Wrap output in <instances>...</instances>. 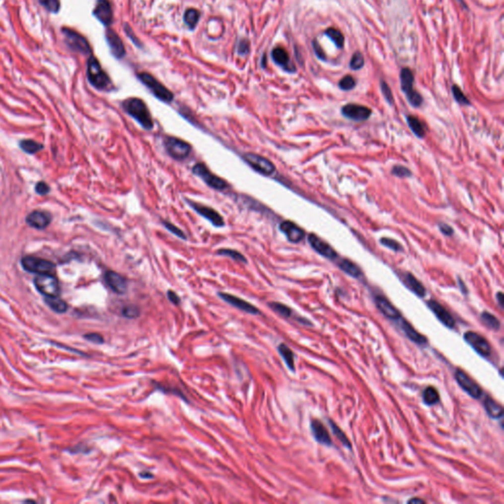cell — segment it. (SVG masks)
I'll return each mask as SVG.
<instances>
[{
	"instance_id": "1",
	"label": "cell",
	"mask_w": 504,
	"mask_h": 504,
	"mask_svg": "<svg viewBox=\"0 0 504 504\" xmlns=\"http://www.w3.org/2000/svg\"><path fill=\"white\" fill-rule=\"evenodd\" d=\"M124 111L132 116L144 129L151 130L154 127V121L146 104L137 98H131L123 102Z\"/></svg>"
},
{
	"instance_id": "2",
	"label": "cell",
	"mask_w": 504,
	"mask_h": 504,
	"mask_svg": "<svg viewBox=\"0 0 504 504\" xmlns=\"http://www.w3.org/2000/svg\"><path fill=\"white\" fill-rule=\"evenodd\" d=\"M87 76L89 82L99 90H107L112 85L109 76L103 70L98 59L94 56H91L88 60Z\"/></svg>"
},
{
	"instance_id": "3",
	"label": "cell",
	"mask_w": 504,
	"mask_h": 504,
	"mask_svg": "<svg viewBox=\"0 0 504 504\" xmlns=\"http://www.w3.org/2000/svg\"><path fill=\"white\" fill-rule=\"evenodd\" d=\"M401 80V89L406 94L409 103L415 107L419 108L423 104V97L414 90V74L409 68H403L400 73Z\"/></svg>"
},
{
	"instance_id": "4",
	"label": "cell",
	"mask_w": 504,
	"mask_h": 504,
	"mask_svg": "<svg viewBox=\"0 0 504 504\" xmlns=\"http://www.w3.org/2000/svg\"><path fill=\"white\" fill-rule=\"evenodd\" d=\"M139 80L152 92V94L159 100L170 103L173 100V94L167 89L162 83H160L155 77L148 73H139L137 75Z\"/></svg>"
},
{
	"instance_id": "5",
	"label": "cell",
	"mask_w": 504,
	"mask_h": 504,
	"mask_svg": "<svg viewBox=\"0 0 504 504\" xmlns=\"http://www.w3.org/2000/svg\"><path fill=\"white\" fill-rule=\"evenodd\" d=\"M23 268L35 274H54L56 271V265L47 259L38 258L34 256H26L21 261Z\"/></svg>"
},
{
	"instance_id": "6",
	"label": "cell",
	"mask_w": 504,
	"mask_h": 504,
	"mask_svg": "<svg viewBox=\"0 0 504 504\" xmlns=\"http://www.w3.org/2000/svg\"><path fill=\"white\" fill-rule=\"evenodd\" d=\"M164 143L168 155L172 159L177 161H182L186 159L190 155L192 150L189 143L176 137H167Z\"/></svg>"
},
{
	"instance_id": "7",
	"label": "cell",
	"mask_w": 504,
	"mask_h": 504,
	"mask_svg": "<svg viewBox=\"0 0 504 504\" xmlns=\"http://www.w3.org/2000/svg\"><path fill=\"white\" fill-rule=\"evenodd\" d=\"M62 34L64 35L65 43L66 45L74 52L81 54L83 56H89L92 53L91 47L88 43V41L81 36L80 34L76 33L73 30L70 29H62Z\"/></svg>"
},
{
	"instance_id": "8",
	"label": "cell",
	"mask_w": 504,
	"mask_h": 504,
	"mask_svg": "<svg viewBox=\"0 0 504 504\" xmlns=\"http://www.w3.org/2000/svg\"><path fill=\"white\" fill-rule=\"evenodd\" d=\"M192 171L194 174L199 176L211 188H214L216 190H224L228 186V184L225 180L217 176L216 174H214L209 168L202 163L196 164L192 168Z\"/></svg>"
},
{
	"instance_id": "9",
	"label": "cell",
	"mask_w": 504,
	"mask_h": 504,
	"mask_svg": "<svg viewBox=\"0 0 504 504\" xmlns=\"http://www.w3.org/2000/svg\"><path fill=\"white\" fill-rule=\"evenodd\" d=\"M37 289L46 296H58L60 293L59 283L54 274H42L35 278Z\"/></svg>"
},
{
	"instance_id": "10",
	"label": "cell",
	"mask_w": 504,
	"mask_h": 504,
	"mask_svg": "<svg viewBox=\"0 0 504 504\" xmlns=\"http://www.w3.org/2000/svg\"><path fill=\"white\" fill-rule=\"evenodd\" d=\"M242 159L247 165H249L254 170L263 175L268 176L275 172L276 168L274 164L265 157L253 153H246L245 155H243Z\"/></svg>"
},
{
	"instance_id": "11",
	"label": "cell",
	"mask_w": 504,
	"mask_h": 504,
	"mask_svg": "<svg viewBox=\"0 0 504 504\" xmlns=\"http://www.w3.org/2000/svg\"><path fill=\"white\" fill-rule=\"evenodd\" d=\"M464 339L482 357L487 358L492 354V347L485 337L470 331L465 333Z\"/></svg>"
},
{
	"instance_id": "12",
	"label": "cell",
	"mask_w": 504,
	"mask_h": 504,
	"mask_svg": "<svg viewBox=\"0 0 504 504\" xmlns=\"http://www.w3.org/2000/svg\"><path fill=\"white\" fill-rule=\"evenodd\" d=\"M307 239L311 247L323 257L331 260L338 258V253L334 250V248L331 245H329L326 241L322 240L320 237L315 235L314 233H309Z\"/></svg>"
},
{
	"instance_id": "13",
	"label": "cell",
	"mask_w": 504,
	"mask_h": 504,
	"mask_svg": "<svg viewBox=\"0 0 504 504\" xmlns=\"http://www.w3.org/2000/svg\"><path fill=\"white\" fill-rule=\"evenodd\" d=\"M455 378H456L457 382L459 383V385L461 386V388L463 390H465L470 396H472L475 399L481 398V396L483 394L482 388L472 378H470L464 371H462L460 369L457 370L455 373Z\"/></svg>"
},
{
	"instance_id": "14",
	"label": "cell",
	"mask_w": 504,
	"mask_h": 504,
	"mask_svg": "<svg viewBox=\"0 0 504 504\" xmlns=\"http://www.w3.org/2000/svg\"><path fill=\"white\" fill-rule=\"evenodd\" d=\"M187 203L199 215H201L205 219L209 220L215 226H218V227L224 226V221L223 217L216 210H214L213 208L207 207V206H204L202 204H199V203H196V202H192V201H187Z\"/></svg>"
},
{
	"instance_id": "15",
	"label": "cell",
	"mask_w": 504,
	"mask_h": 504,
	"mask_svg": "<svg viewBox=\"0 0 504 504\" xmlns=\"http://www.w3.org/2000/svg\"><path fill=\"white\" fill-rule=\"evenodd\" d=\"M342 114L345 117L355 121H363L370 117L371 110L364 106L348 104L342 108Z\"/></svg>"
},
{
	"instance_id": "16",
	"label": "cell",
	"mask_w": 504,
	"mask_h": 504,
	"mask_svg": "<svg viewBox=\"0 0 504 504\" xmlns=\"http://www.w3.org/2000/svg\"><path fill=\"white\" fill-rule=\"evenodd\" d=\"M219 296L225 302H227L228 304H230V305H232V306H234L246 313H249L252 315H257L260 313L259 309L256 306H254L250 302H248L242 298H239L233 294H229L226 292H219Z\"/></svg>"
},
{
	"instance_id": "17",
	"label": "cell",
	"mask_w": 504,
	"mask_h": 504,
	"mask_svg": "<svg viewBox=\"0 0 504 504\" xmlns=\"http://www.w3.org/2000/svg\"><path fill=\"white\" fill-rule=\"evenodd\" d=\"M104 278L106 284L113 292L117 294H123L127 291L128 282L120 274L113 271H108L105 274Z\"/></svg>"
},
{
	"instance_id": "18",
	"label": "cell",
	"mask_w": 504,
	"mask_h": 504,
	"mask_svg": "<svg viewBox=\"0 0 504 504\" xmlns=\"http://www.w3.org/2000/svg\"><path fill=\"white\" fill-rule=\"evenodd\" d=\"M428 306L444 326L448 328H454L455 326L454 318L449 313L448 310L445 307H443L439 302H437L434 299H431L428 301Z\"/></svg>"
},
{
	"instance_id": "19",
	"label": "cell",
	"mask_w": 504,
	"mask_h": 504,
	"mask_svg": "<svg viewBox=\"0 0 504 504\" xmlns=\"http://www.w3.org/2000/svg\"><path fill=\"white\" fill-rule=\"evenodd\" d=\"M281 231L292 243L300 242L305 236L304 230L290 221H284L280 224Z\"/></svg>"
},
{
	"instance_id": "20",
	"label": "cell",
	"mask_w": 504,
	"mask_h": 504,
	"mask_svg": "<svg viewBox=\"0 0 504 504\" xmlns=\"http://www.w3.org/2000/svg\"><path fill=\"white\" fill-rule=\"evenodd\" d=\"M94 15L96 18L103 23L105 26H109L112 23L113 16H112V5L109 0H98Z\"/></svg>"
},
{
	"instance_id": "21",
	"label": "cell",
	"mask_w": 504,
	"mask_h": 504,
	"mask_svg": "<svg viewBox=\"0 0 504 504\" xmlns=\"http://www.w3.org/2000/svg\"><path fill=\"white\" fill-rule=\"evenodd\" d=\"M375 304L377 308L380 310V312L387 318L391 320H398L401 318V314L399 310L393 305L392 303L384 296L382 295H376L375 298Z\"/></svg>"
},
{
	"instance_id": "22",
	"label": "cell",
	"mask_w": 504,
	"mask_h": 504,
	"mask_svg": "<svg viewBox=\"0 0 504 504\" xmlns=\"http://www.w3.org/2000/svg\"><path fill=\"white\" fill-rule=\"evenodd\" d=\"M310 428H311L312 434L317 442H319L323 445H326V446L332 445L331 437H330L326 428L323 426V424L321 422H319L318 420H312Z\"/></svg>"
},
{
	"instance_id": "23",
	"label": "cell",
	"mask_w": 504,
	"mask_h": 504,
	"mask_svg": "<svg viewBox=\"0 0 504 504\" xmlns=\"http://www.w3.org/2000/svg\"><path fill=\"white\" fill-rule=\"evenodd\" d=\"M106 39L113 56H115L116 58L123 57L125 55V49L122 41L117 36V34L112 30H108L106 33Z\"/></svg>"
},
{
	"instance_id": "24",
	"label": "cell",
	"mask_w": 504,
	"mask_h": 504,
	"mask_svg": "<svg viewBox=\"0 0 504 504\" xmlns=\"http://www.w3.org/2000/svg\"><path fill=\"white\" fill-rule=\"evenodd\" d=\"M52 221L51 215L43 211H34L27 217V223L35 228H45Z\"/></svg>"
},
{
	"instance_id": "25",
	"label": "cell",
	"mask_w": 504,
	"mask_h": 504,
	"mask_svg": "<svg viewBox=\"0 0 504 504\" xmlns=\"http://www.w3.org/2000/svg\"><path fill=\"white\" fill-rule=\"evenodd\" d=\"M272 58L275 61V63L280 65L284 70H286L288 72H294L295 71V67L290 62L289 56L286 52V50H284L283 48L274 49L272 52Z\"/></svg>"
},
{
	"instance_id": "26",
	"label": "cell",
	"mask_w": 504,
	"mask_h": 504,
	"mask_svg": "<svg viewBox=\"0 0 504 504\" xmlns=\"http://www.w3.org/2000/svg\"><path fill=\"white\" fill-rule=\"evenodd\" d=\"M403 282L405 284V286L411 289L415 294H417L418 296L420 297H424L426 295V288L424 287V285L418 280L413 274L411 273H406L403 277Z\"/></svg>"
},
{
	"instance_id": "27",
	"label": "cell",
	"mask_w": 504,
	"mask_h": 504,
	"mask_svg": "<svg viewBox=\"0 0 504 504\" xmlns=\"http://www.w3.org/2000/svg\"><path fill=\"white\" fill-rule=\"evenodd\" d=\"M398 320L400 321L401 329L403 330L405 335L408 337L409 340H411L412 342H414L416 344H419V345H425V344H427V342H428L427 338L423 336L422 334L418 333L411 324H409L407 321H405L402 318H399Z\"/></svg>"
},
{
	"instance_id": "28",
	"label": "cell",
	"mask_w": 504,
	"mask_h": 504,
	"mask_svg": "<svg viewBox=\"0 0 504 504\" xmlns=\"http://www.w3.org/2000/svg\"><path fill=\"white\" fill-rule=\"evenodd\" d=\"M338 266L343 272H345L346 274L350 275L353 278L359 279L362 275V272L360 269V267L349 259H341L340 261H338Z\"/></svg>"
},
{
	"instance_id": "29",
	"label": "cell",
	"mask_w": 504,
	"mask_h": 504,
	"mask_svg": "<svg viewBox=\"0 0 504 504\" xmlns=\"http://www.w3.org/2000/svg\"><path fill=\"white\" fill-rule=\"evenodd\" d=\"M485 408L488 415L493 419H500L504 416V409L502 405L492 398H487L485 401Z\"/></svg>"
},
{
	"instance_id": "30",
	"label": "cell",
	"mask_w": 504,
	"mask_h": 504,
	"mask_svg": "<svg viewBox=\"0 0 504 504\" xmlns=\"http://www.w3.org/2000/svg\"><path fill=\"white\" fill-rule=\"evenodd\" d=\"M278 351L280 353L281 357L285 360L287 366L293 371L294 370V355L292 351L285 344H281L278 347Z\"/></svg>"
},
{
	"instance_id": "31",
	"label": "cell",
	"mask_w": 504,
	"mask_h": 504,
	"mask_svg": "<svg viewBox=\"0 0 504 504\" xmlns=\"http://www.w3.org/2000/svg\"><path fill=\"white\" fill-rule=\"evenodd\" d=\"M46 303L56 313H64L68 309L67 303L58 296H47Z\"/></svg>"
},
{
	"instance_id": "32",
	"label": "cell",
	"mask_w": 504,
	"mask_h": 504,
	"mask_svg": "<svg viewBox=\"0 0 504 504\" xmlns=\"http://www.w3.org/2000/svg\"><path fill=\"white\" fill-rule=\"evenodd\" d=\"M407 121H408L409 127L412 129V131L414 132V134L416 136H418L419 138L425 137V135H426L425 127L419 118H417L413 115H409V116H407Z\"/></svg>"
},
{
	"instance_id": "33",
	"label": "cell",
	"mask_w": 504,
	"mask_h": 504,
	"mask_svg": "<svg viewBox=\"0 0 504 504\" xmlns=\"http://www.w3.org/2000/svg\"><path fill=\"white\" fill-rule=\"evenodd\" d=\"M335 45L338 49H342L344 47L345 38L344 35L335 28H329L324 33Z\"/></svg>"
},
{
	"instance_id": "34",
	"label": "cell",
	"mask_w": 504,
	"mask_h": 504,
	"mask_svg": "<svg viewBox=\"0 0 504 504\" xmlns=\"http://www.w3.org/2000/svg\"><path fill=\"white\" fill-rule=\"evenodd\" d=\"M199 18H200L199 11H197L196 9H188L184 13L183 20H184V23L190 29H194L199 21Z\"/></svg>"
},
{
	"instance_id": "35",
	"label": "cell",
	"mask_w": 504,
	"mask_h": 504,
	"mask_svg": "<svg viewBox=\"0 0 504 504\" xmlns=\"http://www.w3.org/2000/svg\"><path fill=\"white\" fill-rule=\"evenodd\" d=\"M481 317H482V320H483L484 324L487 327H489L490 329H493V330L497 331V330H499L501 328V322H500V320L494 314L485 311V312L482 313Z\"/></svg>"
},
{
	"instance_id": "36",
	"label": "cell",
	"mask_w": 504,
	"mask_h": 504,
	"mask_svg": "<svg viewBox=\"0 0 504 504\" xmlns=\"http://www.w3.org/2000/svg\"><path fill=\"white\" fill-rule=\"evenodd\" d=\"M423 399L425 404H427L428 406H432L439 401V394L434 387L430 386L424 391Z\"/></svg>"
},
{
	"instance_id": "37",
	"label": "cell",
	"mask_w": 504,
	"mask_h": 504,
	"mask_svg": "<svg viewBox=\"0 0 504 504\" xmlns=\"http://www.w3.org/2000/svg\"><path fill=\"white\" fill-rule=\"evenodd\" d=\"M20 147L21 149L28 153V154H35L37 152H39L40 150L43 149V146L36 142V141H33V140H24V141H21L20 142Z\"/></svg>"
},
{
	"instance_id": "38",
	"label": "cell",
	"mask_w": 504,
	"mask_h": 504,
	"mask_svg": "<svg viewBox=\"0 0 504 504\" xmlns=\"http://www.w3.org/2000/svg\"><path fill=\"white\" fill-rule=\"evenodd\" d=\"M121 316L128 319H135L140 316V308L134 304H128L121 308Z\"/></svg>"
},
{
	"instance_id": "39",
	"label": "cell",
	"mask_w": 504,
	"mask_h": 504,
	"mask_svg": "<svg viewBox=\"0 0 504 504\" xmlns=\"http://www.w3.org/2000/svg\"><path fill=\"white\" fill-rule=\"evenodd\" d=\"M269 306L271 307V309H273L275 312H277L278 314H280L281 316H283L285 318H290L292 316V310L288 306H287L283 303L270 302Z\"/></svg>"
},
{
	"instance_id": "40",
	"label": "cell",
	"mask_w": 504,
	"mask_h": 504,
	"mask_svg": "<svg viewBox=\"0 0 504 504\" xmlns=\"http://www.w3.org/2000/svg\"><path fill=\"white\" fill-rule=\"evenodd\" d=\"M329 424H330V427H331V429L333 431V433L336 435V437L339 439V441H341V443L345 447L351 448V443H350L348 437L346 436V434L344 433V432L337 426L333 421H329Z\"/></svg>"
},
{
	"instance_id": "41",
	"label": "cell",
	"mask_w": 504,
	"mask_h": 504,
	"mask_svg": "<svg viewBox=\"0 0 504 504\" xmlns=\"http://www.w3.org/2000/svg\"><path fill=\"white\" fill-rule=\"evenodd\" d=\"M217 254L219 255H222V256H226V257H229L235 261H239V262H243V263H246L247 260L246 258L238 251L236 250H232V249H220L217 251Z\"/></svg>"
},
{
	"instance_id": "42",
	"label": "cell",
	"mask_w": 504,
	"mask_h": 504,
	"mask_svg": "<svg viewBox=\"0 0 504 504\" xmlns=\"http://www.w3.org/2000/svg\"><path fill=\"white\" fill-rule=\"evenodd\" d=\"M355 86H356V80L351 75H347V76L343 77L341 79V81L339 82V88L343 91H350V90L354 89Z\"/></svg>"
},
{
	"instance_id": "43",
	"label": "cell",
	"mask_w": 504,
	"mask_h": 504,
	"mask_svg": "<svg viewBox=\"0 0 504 504\" xmlns=\"http://www.w3.org/2000/svg\"><path fill=\"white\" fill-rule=\"evenodd\" d=\"M452 93H453L454 99L457 103H459L460 105H467V106L470 105V101L468 100V98L464 95V93L462 92V90L458 86H456V85L453 86Z\"/></svg>"
},
{
	"instance_id": "44",
	"label": "cell",
	"mask_w": 504,
	"mask_h": 504,
	"mask_svg": "<svg viewBox=\"0 0 504 504\" xmlns=\"http://www.w3.org/2000/svg\"><path fill=\"white\" fill-rule=\"evenodd\" d=\"M363 64H364L363 56L360 53L354 54V56H353L352 59H351V62H350L351 69H353V70H359V69L362 68Z\"/></svg>"
},
{
	"instance_id": "45",
	"label": "cell",
	"mask_w": 504,
	"mask_h": 504,
	"mask_svg": "<svg viewBox=\"0 0 504 504\" xmlns=\"http://www.w3.org/2000/svg\"><path fill=\"white\" fill-rule=\"evenodd\" d=\"M380 243L385 246V247H388L390 248L391 250H394L396 252L398 251H402L403 250V247L402 245L397 241V240H394L392 238H388V237H382L380 239Z\"/></svg>"
},
{
	"instance_id": "46",
	"label": "cell",
	"mask_w": 504,
	"mask_h": 504,
	"mask_svg": "<svg viewBox=\"0 0 504 504\" xmlns=\"http://www.w3.org/2000/svg\"><path fill=\"white\" fill-rule=\"evenodd\" d=\"M162 223L164 224V226H165L167 229H168L170 232H172L174 235L178 236V237H179V238H181V239H186V234H185V233H184V232H183L180 228H178V227H177V226H175L174 224L169 223L168 221H165V220H163V221H162Z\"/></svg>"
},
{
	"instance_id": "47",
	"label": "cell",
	"mask_w": 504,
	"mask_h": 504,
	"mask_svg": "<svg viewBox=\"0 0 504 504\" xmlns=\"http://www.w3.org/2000/svg\"><path fill=\"white\" fill-rule=\"evenodd\" d=\"M39 2L45 8H47L49 11H51L53 13L57 12L59 10V7H60L59 0H39Z\"/></svg>"
},
{
	"instance_id": "48",
	"label": "cell",
	"mask_w": 504,
	"mask_h": 504,
	"mask_svg": "<svg viewBox=\"0 0 504 504\" xmlns=\"http://www.w3.org/2000/svg\"><path fill=\"white\" fill-rule=\"evenodd\" d=\"M392 174L398 176V177H401V178H405V177H410L412 175V171L404 166L398 165L392 168Z\"/></svg>"
},
{
	"instance_id": "49",
	"label": "cell",
	"mask_w": 504,
	"mask_h": 504,
	"mask_svg": "<svg viewBox=\"0 0 504 504\" xmlns=\"http://www.w3.org/2000/svg\"><path fill=\"white\" fill-rule=\"evenodd\" d=\"M381 91H382V94L385 98V100L390 104L392 105L393 102H394V99H393L392 92H391V89L389 88L388 84L384 81L381 82Z\"/></svg>"
},
{
	"instance_id": "50",
	"label": "cell",
	"mask_w": 504,
	"mask_h": 504,
	"mask_svg": "<svg viewBox=\"0 0 504 504\" xmlns=\"http://www.w3.org/2000/svg\"><path fill=\"white\" fill-rule=\"evenodd\" d=\"M312 47H313V51H314V53H315V56H317L319 59L324 60V61L327 59V57H326V55H325L324 51L322 50L321 46L319 45V43H318L316 40H314V41L312 42Z\"/></svg>"
},
{
	"instance_id": "51",
	"label": "cell",
	"mask_w": 504,
	"mask_h": 504,
	"mask_svg": "<svg viewBox=\"0 0 504 504\" xmlns=\"http://www.w3.org/2000/svg\"><path fill=\"white\" fill-rule=\"evenodd\" d=\"M84 338L92 343H95V344H103L104 343V338L99 333H89V334L84 335Z\"/></svg>"
},
{
	"instance_id": "52",
	"label": "cell",
	"mask_w": 504,
	"mask_h": 504,
	"mask_svg": "<svg viewBox=\"0 0 504 504\" xmlns=\"http://www.w3.org/2000/svg\"><path fill=\"white\" fill-rule=\"evenodd\" d=\"M36 191H37V193H39L41 195L48 194L50 192V186L44 181L38 182L36 185Z\"/></svg>"
},
{
	"instance_id": "53",
	"label": "cell",
	"mask_w": 504,
	"mask_h": 504,
	"mask_svg": "<svg viewBox=\"0 0 504 504\" xmlns=\"http://www.w3.org/2000/svg\"><path fill=\"white\" fill-rule=\"evenodd\" d=\"M168 298L171 303H173L175 305H178L180 303L179 296L173 290H168Z\"/></svg>"
},
{
	"instance_id": "54",
	"label": "cell",
	"mask_w": 504,
	"mask_h": 504,
	"mask_svg": "<svg viewBox=\"0 0 504 504\" xmlns=\"http://www.w3.org/2000/svg\"><path fill=\"white\" fill-rule=\"evenodd\" d=\"M439 229H440V231H441L443 234H445V235H452V234H453V232H454L453 228H452L449 224H439Z\"/></svg>"
},
{
	"instance_id": "55",
	"label": "cell",
	"mask_w": 504,
	"mask_h": 504,
	"mask_svg": "<svg viewBox=\"0 0 504 504\" xmlns=\"http://www.w3.org/2000/svg\"><path fill=\"white\" fill-rule=\"evenodd\" d=\"M248 53V43L246 41H241L238 46V54L246 55Z\"/></svg>"
},
{
	"instance_id": "56",
	"label": "cell",
	"mask_w": 504,
	"mask_h": 504,
	"mask_svg": "<svg viewBox=\"0 0 504 504\" xmlns=\"http://www.w3.org/2000/svg\"><path fill=\"white\" fill-rule=\"evenodd\" d=\"M497 298H498V301H499L500 306L503 308V307H504V293H503L502 291H500V292L497 294Z\"/></svg>"
},
{
	"instance_id": "57",
	"label": "cell",
	"mask_w": 504,
	"mask_h": 504,
	"mask_svg": "<svg viewBox=\"0 0 504 504\" xmlns=\"http://www.w3.org/2000/svg\"><path fill=\"white\" fill-rule=\"evenodd\" d=\"M140 478H142V479H152L153 475L150 474L149 472H142V473H140Z\"/></svg>"
},
{
	"instance_id": "58",
	"label": "cell",
	"mask_w": 504,
	"mask_h": 504,
	"mask_svg": "<svg viewBox=\"0 0 504 504\" xmlns=\"http://www.w3.org/2000/svg\"><path fill=\"white\" fill-rule=\"evenodd\" d=\"M409 504H425V501L423 500H419V499H413L411 501L408 502Z\"/></svg>"
}]
</instances>
